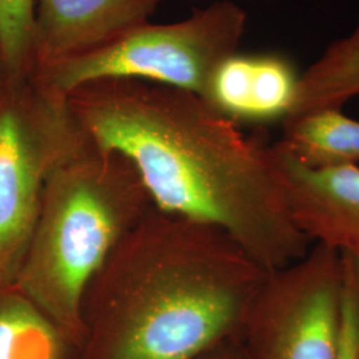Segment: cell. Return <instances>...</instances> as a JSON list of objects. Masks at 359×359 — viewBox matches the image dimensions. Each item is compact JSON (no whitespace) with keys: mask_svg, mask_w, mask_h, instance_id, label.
Wrapping results in <instances>:
<instances>
[{"mask_svg":"<svg viewBox=\"0 0 359 359\" xmlns=\"http://www.w3.org/2000/svg\"><path fill=\"white\" fill-rule=\"evenodd\" d=\"M67 97L93 142L128 158L157 209L226 231L269 273L308 253L264 136L196 93L147 81H93Z\"/></svg>","mask_w":359,"mask_h":359,"instance_id":"6da1fadb","label":"cell"},{"mask_svg":"<svg viewBox=\"0 0 359 359\" xmlns=\"http://www.w3.org/2000/svg\"><path fill=\"white\" fill-rule=\"evenodd\" d=\"M269 271L226 231L152 206L90 281L76 359H197L243 335Z\"/></svg>","mask_w":359,"mask_h":359,"instance_id":"7a4b0ae2","label":"cell"},{"mask_svg":"<svg viewBox=\"0 0 359 359\" xmlns=\"http://www.w3.org/2000/svg\"><path fill=\"white\" fill-rule=\"evenodd\" d=\"M152 206L128 158L90 137L47 180L15 285L79 345L87 287Z\"/></svg>","mask_w":359,"mask_h":359,"instance_id":"3957f363","label":"cell"},{"mask_svg":"<svg viewBox=\"0 0 359 359\" xmlns=\"http://www.w3.org/2000/svg\"><path fill=\"white\" fill-rule=\"evenodd\" d=\"M246 28L244 10L215 1L169 25L149 22L95 51L36 72L44 87L68 96L100 80H139L203 97L218 65L237 53Z\"/></svg>","mask_w":359,"mask_h":359,"instance_id":"277c9868","label":"cell"},{"mask_svg":"<svg viewBox=\"0 0 359 359\" xmlns=\"http://www.w3.org/2000/svg\"><path fill=\"white\" fill-rule=\"evenodd\" d=\"M88 140L68 97L35 79L0 92V285L16 281L47 180Z\"/></svg>","mask_w":359,"mask_h":359,"instance_id":"5b68a950","label":"cell"},{"mask_svg":"<svg viewBox=\"0 0 359 359\" xmlns=\"http://www.w3.org/2000/svg\"><path fill=\"white\" fill-rule=\"evenodd\" d=\"M344 283L342 253L323 244L269 273L241 335L248 359H338Z\"/></svg>","mask_w":359,"mask_h":359,"instance_id":"8992f818","label":"cell"},{"mask_svg":"<svg viewBox=\"0 0 359 359\" xmlns=\"http://www.w3.org/2000/svg\"><path fill=\"white\" fill-rule=\"evenodd\" d=\"M165 0H35L34 75L148 22Z\"/></svg>","mask_w":359,"mask_h":359,"instance_id":"52a82bcc","label":"cell"},{"mask_svg":"<svg viewBox=\"0 0 359 359\" xmlns=\"http://www.w3.org/2000/svg\"><path fill=\"white\" fill-rule=\"evenodd\" d=\"M292 218L313 244L359 253V165L313 170L273 144Z\"/></svg>","mask_w":359,"mask_h":359,"instance_id":"ba28073f","label":"cell"},{"mask_svg":"<svg viewBox=\"0 0 359 359\" xmlns=\"http://www.w3.org/2000/svg\"><path fill=\"white\" fill-rule=\"evenodd\" d=\"M299 77L283 53L237 52L218 65L203 99L240 127H266L290 115Z\"/></svg>","mask_w":359,"mask_h":359,"instance_id":"9c48e42d","label":"cell"},{"mask_svg":"<svg viewBox=\"0 0 359 359\" xmlns=\"http://www.w3.org/2000/svg\"><path fill=\"white\" fill-rule=\"evenodd\" d=\"M276 145L302 167L329 170L359 165V121L326 108L286 118Z\"/></svg>","mask_w":359,"mask_h":359,"instance_id":"30bf717a","label":"cell"},{"mask_svg":"<svg viewBox=\"0 0 359 359\" xmlns=\"http://www.w3.org/2000/svg\"><path fill=\"white\" fill-rule=\"evenodd\" d=\"M77 350L15 283L0 285V359H76Z\"/></svg>","mask_w":359,"mask_h":359,"instance_id":"8fae6325","label":"cell"},{"mask_svg":"<svg viewBox=\"0 0 359 359\" xmlns=\"http://www.w3.org/2000/svg\"><path fill=\"white\" fill-rule=\"evenodd\" d=\"M359 96V23L301 74L290 117L338 108Z\"/></svg>","mask_w":359,"mask_h":359,"instance_id":"7c38bea8","label":"cell"},{"mask_svg":"<svg viewBox=\"0 0 359 359\" xmlns=\"http://www.w3.org/2000/svg\"><path fill=\"white\" fill-rule=\"evenodd\" d=\"M35 0H0V56L7 84L34 76Z\"/></svg>","mask_w":359,"mask_h":359,"instance_id":"4fadbf2b","label":"cell"},{"mask_svg":"<svg viewBox=\"0 0 359 359\" xmlns=\"http://www.w3.org/2000/svg\"><path fill=\"white\" fill-rule=\"evenodd\" d=\"M345 262L338 359H359V295Z\"/></svg>","mask_w":359,"mask_h":359,"instance_id":"5bb4252c","label":"cell"},{"mask_svg":"<svg viewBox=\"0 0 359 359\" xmlns=\"http://www.w3.org/2000/svg\"><path fill=\"white\" fill-rule=\"evenodd\" d=\"M197 359H248L241 338L231 339L210 348Z\"/></svg>","mask_w":359,"mask_h":359,"instance_id":"9a60e30c","label":"cell"},{"mask_svg":"<svg viewBox=\"0 0 359 359\" xmlns=\"http://www.w3.org/2000/svg\"><path fill=\"white\" fill-rule=\"evenodd\" d=\"M359 295V253H342Z\"/></svg>","mask_w":359,"mask_h":359,"instance_id":"2e32d148","label":"cell"},{"mask_svg":"<svg viewBox=\"0 0 359 359\" xmlns=\"http://www.w3.org/2000/svg\"><path fill=\"white\" fill-rule=\"evenodd\" d=\"M7 86V80H6V74H4V67L1 62V56H0V92L6 88Z\"/></svg>","mask_w":359,"mask_h":359,"instance_id":"e0dca14e","label":"cell"},{"mask_svg":"<svg viewBox=\"0 0 359 359\" xmlns=\"http://www.w3.org/2000/svg\"><path fill=\"white\" fill-rule=\"evenodd\" d=\"M264 1H268V0H264Z\"/></svg>","mask_w":359,"mask_h":359,"instance_id":"ac0fdd59","label":"cell"}]
</instances>
